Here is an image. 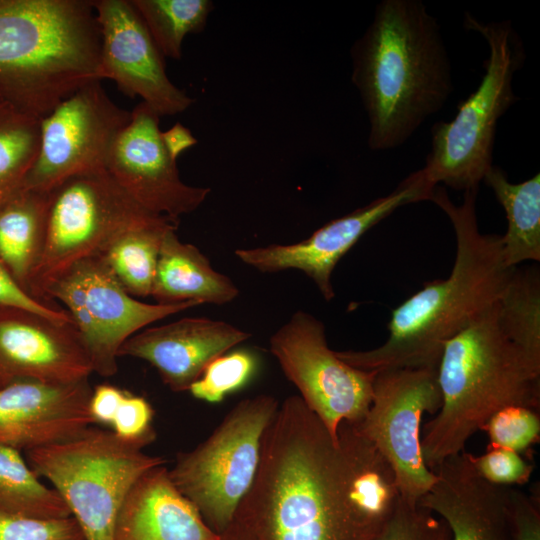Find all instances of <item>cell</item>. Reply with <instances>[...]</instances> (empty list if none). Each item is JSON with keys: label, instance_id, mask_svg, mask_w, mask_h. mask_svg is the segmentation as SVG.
<instances>
[{"label": "cell", "instance_id": "obj_1", "mask_svg": "<svg viewBox=\"0 0 540 540\" xmlns=\"http://www.w3.org/2000/svg\"><path fill=\"white\" fill-rule=\"evenodd\" d=\"M400 498L393 470L356 425L333 438L299 395L266 428L234 521L251 540H371Z\"/></svg>", "mask_w": 540, "mask_h": 540}, {"label": "cell", "instance_id": "obj_2", "mask_svg": "<svg viewBox=\"0 0 540 540\" xmlns=\"http://www.w3.org/2000/svg\"><path fill=\"white\" fill-rule=\"evenodd\" d=\"M477 194L478 189L465 191L455 204L444 187L433 189L429 201L446 214L455 233L450 275L426 283L392 311L381 346L336 351L340 359L365 371L438 369L445 344L498 302L516 267L504 263L501 235L480 232Z\"/></svg>", "mask_w": 540, "mask_h": 540}, {"label": "cell", "instance_id": "obj_3", "mask_svg": "<svg viewBox=\"0 0 540 540\" xmlns=\"http://www.w3.org/2000/svg\"><path fill=\"white\" fill-rule=\"evenodd\" d=\"M350 56L373 151L403 145L453 92L441 28L421 0L378 3Z\"/></svg>", "mask_w": 540, "mask_h": 540}, {"label": "cell", "instance_id": "obj_4", "mask_svg": "<svg viewBox=\"0 0 540 540\" xmlns=\"http://www.w3.org/2000/svg\"><path fill=\"white\" fill-rule=\"evenodd\" d=\"M92 0H0V99L41 119L101 81Z\"/></svg>", "mask_w": 540, "mask_h": 540}, {"label": "cell", "instance_id": "obj_5", "mask_svg": "<svg viewBox=\"0 0 540 540\" xmlns=\"http://www.w3.org/2000/svg\"><path fill=\"white\" fill-rule=\"evenodd\" d=\"M497 303L444 346L438 365L442 404L421 436L423 461L432 471L463 452L501 409H539L540 365L504 333Z\"/></svg>", "mask_w": 540, "mask_h": 540}, {"label": "cell", "instance_id": "obj_6", "mask_svg": "<svg viewBox=\"0 0 540 540\" xmlns=\"http://www.w3.org/2000/svg\"><path fill=\"white\" fill-rule=\"evenodd\" d=\"M463 25L488 44L485 73L476 90L460 102L455 117L431 128V148L421 170L434 187L443 183L465 192L479 189L493 165L497 124L518 101L513 79L526 55L510 20L484 23L465 12Z\"/></svg>", "mask_w": 540, "mask_h": 540}, {"label": "cell", "instance_id": "obj_7", "mask_svg": "<svg viewBox=\"0 0 540 540\" xmlns=\"http://www.w3.org/2000/svg\"><path fill=\"white\" fill-rule=\"evenodd\" d=\"M144 446L91 426L68 441L25 452L38 477L66 503L85 540H113L119 510L136 481L164 459Z\"/></svg>", "mask_w": 540, "mask_h": 540}, {"label": "cell", "instance_id": "obj_8", "mask_svg": "<svg viewBox=\"0 0 540 540\" xmlns=\"http://www.w3.org/2000/svg\"><path fill=\"white\" fill-rule=\"evenodd\" d=\"M278 407L269 394L241 400L206 440L179 453L168 470L176 488L218 535L232 523L251 488L263 435Z\"/></svg>", "mask_w": 540, "mask_h": 540}, {"label": "cell", "instance_id": "obj_9", "mask_svg": "<svg viewBox=\"0 0 540 540\" xmlns=\"http://www.w3.org/2000/svg\"><path fill=\"white\" fill-rule=\"evenodd\" d=\"M157 216L135 202L107 170L64 179L49 190L45 243L30 295L41 300L43 287L64 268L102 255L122 233Z\"/></svg>", "mask_w": 540, "mask_h": 540}, {"label": "cell", "instance_id": "obj_10", "mask_svg": "<svg viewBox=\"0 0 540 540\" xmlns=\"http://www.w3.org/2000/svg\"><path fill=\"white\" fill-rule=\"evenodd\" d=\"M40 299L66 307L91 361L93 373L118 371V352L131 336L168 316L200 305L188 301L158 304L139 301L117 281L102 256L80 259L49 280Z\"/></svg>", "mask_w": 540, "mask_h": 540}, {"label": "cell", "instance_id": "obj_11", "mask_svg": "<svg viewBox=\"0 0 540 540\" xmlns=\"http://www.w3.org/2000/svg\"><path fill=\"white\" fill-rule=\"evenodd\" d=\"M442 404L436 368L382 370L373 381L372 402L354 423L393 470L400 497L418 504L436 481L421 452V421Z\"/></svg>", "mask_w": 540, "mask_h": 540}, {"label": "cell", "instance_id": "obj_12", "mask_svg": "<svg viewBox=\"0 0 540 540\" xmlns=\"http://www.w3.org/2000/svg\"><path fill=\"white\" fill-rule=\"evenodd\" d=\"M269 349L333 438L342 422L358 423L365 417L377 372L340 359L328 346L325 326L315 316L296 311L272 334Z\"/></svg>", "mask_w": 540, "mask_h": 540}, {"label": "cell", "instance_id": "obj_13", "mask_svg": "<svg viewBox=\"0 0 540 540\" xmlns=\"http://www.w3.org/2000/svg\"><path fill=\"white\" fill-rule=\"evenodd\" d=\"M131 120L100 81L88 83L40 119L37 155L23 188L49 191L80 173L106 170L111 146Z\"/></svg>", "mask_w": 540, "mask_h": 540}, {"label": "cell", "instance_id": "obj_14", "mask_svg": "<svg viewBox=\"0 0 540 540\" xmlns=\"http://www.w3.org/2000/svg\"><path fill=\"white\" fill-rule=\"evenodd\" d=\"M434 188L419 169L388 195L327 222L300 242L239 248L234 254L242 263L262 273L299 270L330 301L335 296L332 272L340 259L368 230L399 207L429 200Z\"/></svg>", "mask_w": 540, "mask_h": 540}, {"label": "cell", "instance_id": "obj_15", "mask_svg": "<svg viewBox=\"0 0 540 540\" xmlns=\"http://www.w3.org/2000/svg\"><path fill=\"white\" fill-rule=\"evenodd\" d=\"M160 116L140 102L114 140L106 170L146 210L179 220L194 212L211 189L184 183L159 127Z\"/></svg>", "mask_w": 540, "mask_h": 540}, {"label": "cell", "instance_id": "obj_16", "mask_svg": "<svg viewBox=\"0 0 540 540\" xmlns=\"http://www.w3.org/2000/svg\"><path fill=\"white\" fill-rule=\"evenodd\" d=\"M101 34L100 72L122 93L140 97L161 116L187 110L194 99L169 79L157 48L131 0H92Z\"/></svg>", "mask_w": 540, "mask_h": 540}, {"label": "cell", "instance_id": "obj_17", "mask_svg": "<svg viewBox=\"0 0 540 540\" xmlns=\"http://www.w3.org/2000/svg\"><path fill=\"white\" fill-rule=\"evenodd\" d=\"M92 373L73 322L0 307V389L20 381L71 383Z\"/></svg>", "mask_w": 540, "mask_h": 540}, {"label": "cell", "instance_id": "obj_18", "mask_svg": "<svg viewBox=\"0 0 540 540\" xmlns=\"http://www.w3.org/2000/svg\"><path fill=\"white\" fill-rule=\"evenodd\" d=\"M88 379L71 383L20 381L0 389V445L19 451L62 443L94 421Z\"/></svg>", "mask_w": 540, "mask_h": 540}, {"label": "cell", "instance_id": "obj_19", "mask_svg": "<svg viewBox=\"0 0 540 540\" xmlns=\"http://www.w3.org/2000/svg\"><path fill=\"white\" fill-rule=\"evenodd\" d=\"M251 336L225 321L186 317L142 329L124 342L118 357L148 362L170 390L185 392L211 361Z\"/></svg>", "mask_w": 540, "mask_h": 540}, {"label": "cell", "instance_id": "obj_20", "mask_svg": "<svg viewBox=\"0 0 540 540\" xmlns=\"http://www.w3.org/2000/svg\"><path fill=\"white\" fill-rule=\"evenodd\" d=\"M433 471L436 481L418 504L445 521L452 540H514L510 486L484 480L465 451Z\"/></svg>", "mask_w": 540, "mask_h": 540}, {"label": "cell", "instance_id": "obj_21", "mask_svg": "<svg viewBox=\"0 0 540 540\" xmlns=\"http://www.w3.org/2000/svg\"><path fill=\"white\" fill-rule=\"evenodd\" d=\"M113 540H220L173 484L163 465L145 472L127 494Z\"/></svg>", "mask_w": 540, "mask_h": 540}, {"label": "cell", "instance_id": "obj_22", "mask_svg": "<svg viewBox=\"0 0 540 540\" xmlns=\"http://www.w3.org/2000/svg\"><path fill=\"white\" fill-rule=\"evenodd\" d=\"M170 229L162 242L151 296L158 304L188 301L224 305L239 295L236 284L216 271L193 244L182 242Z\"/></svg>", "mask_w": 540, "mask_h": 540}, {"label": "cell", "instance_id": "obj_23", "mask_svg": "<svg viewBox=\"0 0 540 540\" xmlns=\"http://www.w3.org/2000/svg\"><path fill=\"white\" fill-rule=\"evenodd\" d=\"M48 207L49 191L22 188L0 209V261L28 294L44 248Z\"/></svg>", "mask_w": 540, "mask_h": 540}, {"label": "cell", "instance_id": "obj_24", "mask_svg": "<svg viewBox=\"0 0 540 540\" xmlns=\"http://www.w3.org/2000/svg\"><path fill=\"white\" fill-rule=\"evenodd\" d=\"M503 207L508 221L501 235L506 266L540 261V174L521 183H511L504 170L492 165L483 179Z\"/></svg>", "mask_w": 540, "mask_h": 540}, {"label": "cell", "instance_id": "obj_25", "mask_svg": "<svg viewBox=\"0 0 540 540\" xmlns=\"http://www.w3.org/2000/svg\"><path fill=\"white\" fill-rule=\"evenodd\" d=\"M178 223L179 220L159 215L122 233L100 255L133 297L151 296L163 239Z\"/></svg>", "mask_w": 540, "mask_h": 540}, {"label": "cell", "instance_id": "obj_26", "mask_svg": "<svg viewBox=\"0 0 540 540\" xmlns=\"http://www.w3.org/2000/svg\"><path fill=\"white\" fill-rule=\"evenodd\" d=\"M0 512L33 518L71 516L59 493L39 480L21 451L1 445Z\"/></svg>", "mask_w": 540, "mask_h": 540}, {"label": "cell", "instance_id": "obj_27", "mask_svg": "<svg viewBox=\"0 0 540 540\" xmlns=\"http://www.w3.org/2000/svg\"><path fill=\"white\" fill-rule=\"evenodd\" d=\"M498 319L507 337L540 365L539 268H515L498 303Z\"/></svg>", "mask_w": 540, "mask_h": 540}, {"label": "cell", "instance_id": "obj_28", "mask_svg": "<svg viewBox=\"0 0 540 540\" xmlns=\"http://www.w3.org/2000/svg\"><path fill=\"white\" fill-rule=\"evenodd\" d=\"M40 119L0 99V209L24 185L39 147Z\"/></svg>", "mask_w": 540, "mask_h": 540}, {"label": "cell", "instance_id": "obj_29", "mask_svg": "<svg viewBox=\"0 0 540 540\" xmlns=\"http://www.w3.org/2000/svg\"><path fill=\"white\" fill-rule=\"evenodd\" d=\"M157 48L174 60L182 57L186 35L201 32L214 8L209 0H131Z\"/></svg>", "mask_w": 540, "mask_h": 540}, {"label": "cell", "instance_id": "obj_30", "mask_svg": "<svg viewBox=\"0 0 540 540\" xmlns=\"http://www.w3.org/2000/svg\"><path fill=\"white\" fill-rule=\"evenodd\" d=\"M258 361L249 350H234L211 361L189 392L198 400L221 402L225 396L245 386L254 376Z\"/></svg>", "mask_w": 540, "mask_h": 540}, {"label": "cell", "instance_id": "obj_31", "mask_svg": "<svg viewBox=\"0 0 540 540\" xmlns=\"http://www.w3.org/2000/svg\"><path fill=\"white\" fill-rule=\"evenodd\" d=\"M371 540H452L445 521L433 512L401 497Z\"/></svg>", "mask_w": 540, "mask_h": 540}, {"label": "cell", "instance_id": "obj_32", "mask_svg": "<svg viewBox=\"0 0 540 540\" xmlns=\"http://www.w3.org/2000/svg\"><path fill=\"white\" fill-rule=\"evenodd\" d=\"M489 446L528 451L540 438V416L538 410L524 406H509L496 412L482 427Z\"/></svg>", "mask_w": 540, "mask_h": 540}, {"label": "cell", "instance_id": "obj_33", "mask_svg": "<svg viewBox=\"0 0 540 540\" xmlns=\"http://www.w3.org/2000/svg\"><path fill=\"white\" fill-rule=\"evenodd\" d=\"M0 540H85L72 516L33 518L0 512Z\"/></svg>", "mask_w": 540, "mask_h": 540}, {"label": "cell", "instance_id": "obj_34", "mask_svg": "<svg viewBox=\"0 0 540 540\" xmlns=\"http://www.w3.org/2000/svg\"><path fill=\"white\" fill-rule=\"evenodd\" d=\"M466 455L476 472L487 482L502 485H524L529 482L533 465L520 453L500 447H487L479 456Z\"/></svg>", "mask_w": 540, "mask_h": 540}, {"label": "cell", "instance_id": "obj_35", "mask_svg": "<svg viewBox=\"0 0 540 540\" xmlns=\"http://www.w3.org/2000/svg\"><path fill=\"white\" fill-rule=\"evenodd\" d=\"M153 418L151 404L144 397L126 391L116 410L111 430L121 439L145 447L156 438Z\"/></svg>", "mask_w": 540, "mask_h": 540}, {"label": "cell", "instance_id": "obj_36", "mask_svg": "<svg viewBox=\"0 0 540 540\" xmlns=\"http://www.w3.org/2000/svg\"><path fill=\"white\" fill-rule=\"evenodd\" d=\"M0 307H12L37 313L46 318L67 322L71 318L66 310L41 301L28 294L12 277L0 261Z\"/></svg>", "mask_w": 540, "mask_h": 540}, {"label": "cell", "instance_id": "obj_37", "mask_svg": "<svg viewBox=\"0 0 540 540\" xmlns=\"http://www.w3.org/2000/svg\"><path fill=\"white\" fill-rule=\"evenodd\" d=\"M510 515L514 540H540V500L509 487Z\"/></svg>", "mask_w": 540, "mask_h": 540}, {"label": "cell", "instance_id": "obj_38", "mask_svg": "<svg viewBox=\"0 0 540 540\" xmlns=\"http://www.w3.org/2000/svg\"><path fill=\"white\" fill-rule=\"evenodd\" d=\"M127 390L110 384H99L92 389L89 413L94 423L109 425Z\"/></svg>", "mask_w": 540, "mask_h": 540}, {"label": "cell", "instance_id": "obj_39", "mask_svg": "<svg viewBox=\"0 0 540 540\" xmlns=\"http://www.w3.org/2000/svg\"><path fill=\"white\" fill-rule=\"evenodd\" d=\"M161 135L168 152L176 160L184 151L197 143L191 131L179 122L170 129L162 131Z\"/></svg>", "mask_w": 540, "mask_h": 540}, {"label": "cell", "instance_id": "obj_40", "mask_svg": "<svg viewBox=\"0 0 540 540\" xmlns=\"http://www.w3.org/2000/svg\"><path fill=\"white\" fill-rule=\"evenodd\" d=\"M220 540H251L244 529L236 522L232 523L220 535Z\"/></svg>", "mask_w": 540, "mask_h": 540}]
</instances>
